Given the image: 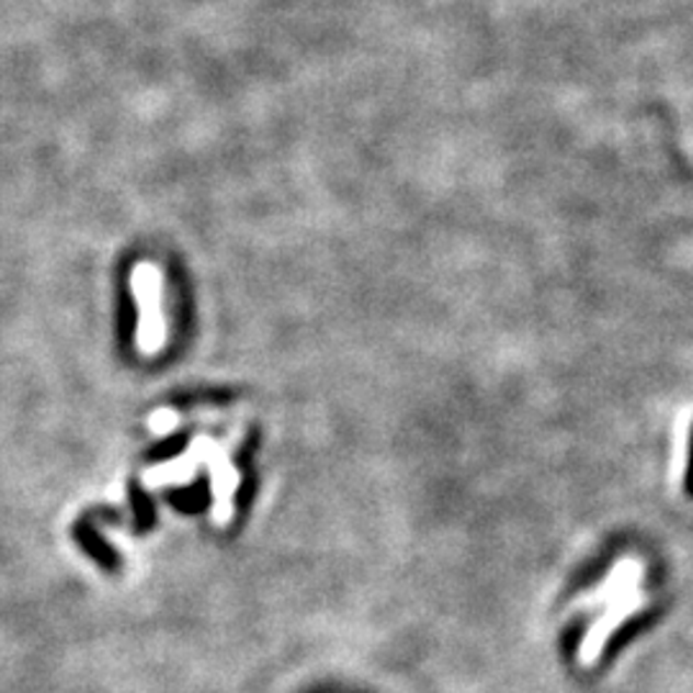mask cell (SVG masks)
I'll return each instance as SVG.
<instances>
[{"mask_svg":"<svg viewBox=\"0 0 693 693\" xmlns=\"http://www.w3.org/2000/svg\"><path fill=\"white\" fill-rule=\"evenodd\" d=\"M685 488L693 493V429H691V442H689V468H685Z\"/></svg>","mask_w":693,"mask_h":693,"instance_id":"obj_2","label":"cell"},{"mask_svg":"<svg viewBox=\"0 0 693 693\" xmlns=\"http://www.w3.org/2000/svg\"><path fill=\"white\" fill-rule=\"evenodd\" d=\"M637 606H639V601L635 599V601H632V604H627V606H616V609H612V612H609V614L604 616V620L593 624L591 635L586 637V643H583V647H581V660H583V662H593V660H597V655H599L601 647H604L609 635H612V629L624 620V616H627V614L632 612V609H637Z\"/></svg>","mask_w":693,"mask_h":693,"instance_id":"obj_1","label":"cell"}]
</instances>
